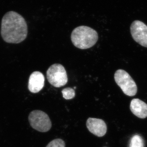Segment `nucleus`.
<instances>
[{
  "label": "nucleus",
  "mask_w": 147,
  "mask_h": 147,
  "mask_svg": "<svg viewBox=\"0 0 147 147\" xmlns=\"http://www.w3.org/2000/svg\"><path fill=\"white\" fill-rule=\"evenodd\" d=\"M28 120L32 127L40 132H47L52 127V122L49 116L41 110L32 111L29 115Z\"/></svg>",
  "instance_id": "nucleus-5"
},
{
  "label": "nucleus",
  "mask_w": 147,
  "mask_h": 147,
  "mask_svg": "<svg viewBox=\"0 0 147 147\" xmlns=\"http://www.w3.org/2000/svg\"><path fill=\"white\" fill-rule=\"evenodd\" d=\"M63 97L66 100H69L73 98L75 96V91L70 88H67L62 91Z\"/></svg>",
  "instance_id": "nucleus-11"
},
{
  "label": "nucleus",
  "mask_w": 147,
  "mask_h": 147,
  "mask_svg": "<svg viewBox=\"0 0 147 147\" xmlns=\"http://www.w3.org/2000/svg\"><path fill=\"white\" fill-rule=\"evenodd\" d=\"M129 147H144L143 138L139 135H135L130 140Z\"/></svg>",
  "instance_id": "nucleus-10"
},
{
  "label": "nucleus",
  "mask_w": 147,
  "mask_h": 147,
  "mask_svg": "<svg viewBox=\"0 0 147 147\" xmlns=\"http://www.w3.org/2000/svg\"><path fill=\"white\" fill-rule=\"evenodd\" d=\"M45 77L41 72L35 71L31 74L29 78L28 89L33 93H36L43 88L45 84Z\"/></svg>",
  "instance_id": "nucleus-8"
},
{
  "label": "nucleus",
  "mask_w": 147,
  "mask_h": 147,
  "mask_svg": "<svg viewBox=\"0 0 147 147\" xmlns=\"http://www.w3.org/2000/svg\"><path fill=\"white\" fill-rule=\"evenodd\" d=\"M97 32L86 26H80L73 30L71 38L75 47L80 49H87L95 45L98 40Z\"/></svg>",
  "instance_id": "nucleus-2"
},
{
  "label": "nucleus",
  "mask_w": 147,
  "mask_h": 147,
  "mask_svg": "<svg viewBox=\"0 0 147 147\" xmlns=\"http://www.w3.org/2000/svg\"><path fill=\"white\" fill-rule=\"evenodd\" d=\"M47 77L50 84L56 88L63 86L68 82L65 68L60 64H54L48 68Z\"/></svg>",
  "instance_id": "nucleus-4"
},
{
  "label": "nucleus",
  "mask_w": 147,
  "mask_h": 147,
  "mask_svg": "<svg viewBox=\"0 0 147 147\" xmlns=\"http://www.w3.org/2000/svg\"><path fill=\"white\" fill-rule=\"evenodd\" d=\"M28 26L23 16L17 12L9 11L2 20L1 35L3 40L10 43H19L26 38Z\"/></svg>",
  "instance_id": "nucleus-1"
},
{
  "label": "nucleus",
  "mask_w": 147,
  "mask_h": 147,
  "mask_svg": "<svg viewBox=\"0 0 147 147\" xmlns=\"http://www.w3.org/2000/svg\"><path fill=\"white\" fill-rule=\"evenodd\" d=\"M130 110L132 113L141 119L147 117V104L138 98H134L131 101Z\"/></svg>",
  "instance_id": "nucleus-9"
},
{
  "label": "nucleus",
  "mask_w": 147,
  "mask_h": 147,
  "mask_svg": "<svg viewBox=\"0 0 147 147\" xmlns=\"http://www.w3.org/2000/svg\"><path fill=\"white\" fill-rule=\"evenodd\" d=\"M65 142L62 139H54L50 142L46 147H65Z\"/></svg>",
  "instance_id": "nucleus-12"
},
{
  "label": "nucleus",
  "mask_w": 147,
  "mask_h": 147,
  "mask_svg": "<svg viewBox=\"0 0 147 147\" xmlns=\"http://www.w3.org/2000/svg\"><path fill=\"white\" fill-rule=\"evenodd\" d=\"M114 78L116 83L125 94L132 96L137 94V85L126 71L123 69H118L116 71Z\"/></svg>",
  "instance_id": "nucleus-3"
},
{
  "label": "nucleus",
  "mask_w": 147,
  "mask_h": 147,
  "mask_svg": "<svg viewBox=\"0 0 147 147\" xmlns=\"http://www.w3.org/2000/svg\"><path fill=\"white\" fill-rule=\"evenodd\" d=\"M130 32L136 42L147 47V26L144 23L138 20L134 21L130 26Z\"/></svg>",
  "instance_id": "nucleus-6"
},
{
  "label": "nucleus",
  "mask_w": 147,
  "mask_h": 147,
  "mask_svg": "<svg viewBox=\"0 0 147 147\" xmlns=\"http://www.w3.org/2000/svg\"><path fill=\"white\" fill-rule=\"evenodd\" d=\"M86 126L89 131L97 137H103L107 132V125L100 119L89 118L87 120Z\"/></svg>",
  "instance_id": "nucleus-7"
}]
</instances>
